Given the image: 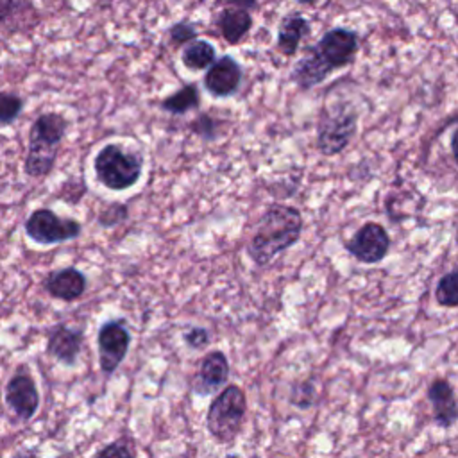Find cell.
<instances>
[{"label":"cell","mask_w":458,"mask_h":458,"mask_svg":"<svg viewBox=\"0 0 458 458\" xmlns=\"http://www.w3.org/2000/svg\"><path fill=\"white\" fill-rule=\"evenodd\" d=\"M297 5H302V7H313V5H317V2L318 0H293Z\"/></svg>","instance_id":"29"},{"label":"cell","mask_w":458,"mask_h":458,"mask_svg":"<svg viewBox=\"0 0 458 458\" xmlns=\"http://www.w3.org/2000/svg\"><path fill=\"white\" fill-rule=\"evenodd\" d=\"M360 50V34L349 27L327 29L315 45L306 47L304 55L293 64L290 81L301 89L310 91L322 84L333 72L354 63Z\"/></svg>","instance_id":"1"},{"label":"cell","mask_w":458,"mask_h":458,"mask_svg":"<svg viewBox=\"0 0 458 458\" xmlns=\"http://www.w3.org/2000/svg\"><path fill=\"white\" fill-rule=\"evenodd\" d=\"M84 331L59 322L48 329L45 352L64 367H75L82 352Z\"/></svg>","instance_id":"12"},{"label":"cell","mask_w":458,"mask_h":458,"mask_svg":"<svg viewBox=\"0 0 458 458\" xmlns=\"http://www.w3.org/2000/svg\"><path fill=\"white\" fill-rule=\"evenodd\" d=\"M134 454L136 451L132 449V444H123L122 440L111 442L95 453V456H134Z\"/></svg>","instance_id":"26"},{"label":"cell","mask_w":458,"mask_h":458,"mask_svg":"<svg viewBox=\"0 0 458 458\" xmlns=\"http://www.w3.org/2000/svg\"><path fill=\"white\" fill-rule=\"evenodd\" d=\"M159 107L165 113L175 114V116H181V114H186L190 111L199 109L200 107V93H199L197 84L195 82L182 84L179 89H175L174 93L166 95L159 102Z\"/></svg>","instance_id":"18"},{"label":"cell","mask_w":458,"mask_h":458,"mask_svg":"<svg viewBox=\"0 0 458 458\" xmlns=\"http://www.w3.org/2000/svg\"><path fill=\"white\" fill-rule=\"evenodd\" d=\"M43 288L52 299L73 302L84 295L88 288V277L77 267H63L50 270L45 276Z\"/></svg>","instance_id":"15"},{"label":"cell","mask_w":458,"mask_h":458,"mask_svg":"<svg viewBox=\"0 0 458 458\" xmlns=\"http://www.w3.org/2000/svg\"><path fill=\"white\" fill-rule=\"evenodd\" d=\"M242 81V64L231 54H224L220 57H215V61L206 68L202 86L211 97L227 98L240 89Z\"/></svg>","instance_id":"11"},{"label":"cell","mask_w":458,"mask_h":458,"mask_svg":"<svg viewBox=\"0 0 458 458\" xmlns=\"http://www.w3.org/2000/svg\"><path fill=\"white\" fill-rule=\"evenodd\" d=\"M426 399L431 404L433 422L442 429L453 428L458 419V406L451 381L445 377H435L426 388Z\"/></svg>","instance_id":"14"},{"label":"cell","mask_w":458,"mask_h":458,"mask_svg":"<svg viewBox=\"0 0 458 458\" xmlns=\"http://www.w3.org/2000/svg\"><path fill=\"white\" fill-rule=\"evenodd\" d=\"M213 25L216 27L220 38L227 45H240L249 32L252 30L254 20L252 13L247 9L238 7H218L216 14L213 16Z\"/></svg>","instance_id":"17"},{"label":"cell","mask_w":458,"mask_h":458,"mask_svg":"<svg viewBox=\"0 0 458 458\" xmlns=\"http://www.w3.org/2000/svg\"><path fill=\"white\" fill-rule=\"evenodd\" d=\"M21 7V0H0V23H5Z\"/></svg>","instance_id":"28"},{"label":"cell","mask_w":458,"mask_h":458,"mask_svg":"<svg viewBox=\"0 0 458 458\" xmlns=\"http://www.w3.org/2000/svg\"><path fill=\"white\" fill-rule=\"evenodd\" d=\"M197 2H200V4H202V2H204V0H197Z\"/></svg>","instance_id":"30"},{"label":"cell","mask_w":458,"mask_h":458,"mask_svg":"<svg viewBox=\"0 0 458 458\" xmlns=\"http://www.w3.org/2000/svg\"><path fill=\"white\" fill-rule=\"evenodd\" d=\"M4 401L20 422H29L39 410L41 395L30 369L20 363L4 388Z\"/></svg>","instance_id":"9"},{"label":"cell","mask_w":458,"mask_h":458,"mask_svg":"<svg viewBox=\"0 0 458 458\" xmlns=\"http://www.w3.org/2000/svg\"><path fill=\"white\" fill-rule=\"evenodd\" d=\"M311 34V21L299 11L286 13L277 25L276 48L281 55L292 57L299 52L302 39Z\"/></svg>","instance_id":"16"},{"label":"cell","mask_w":458,"mask_h":458,"mask_svg":"<svg viewBox=\"0 0 458 458\" xmlns=\"http://www.w3.org/2000/svg\"><path fill=\"white\" fill-rule=\"evenodd\" d=\"M247 415V395L242 386L225 383L209 403L206 413L208 433L220 444H231L240 435Z\"/></svg>","instance_id":"5"},{"label":"cell","mask_w":458,"mask_h":458,"mask_svg":"<svg viewBox=\"0 0 458 458\" xmlns=\"http://www.w3.org/2000/svg\"><path fill=\"white\" fill-rule=\"evenodd\" d=\"M182 340L184 344L193 349V351H200V349H206L208 344L211 342V335L206 327L202 326H191L188 327L184 333H182Z\"/></svg>","instance_id":"24"},{"label":"cell","mask_w":458,"mask_h":458,"mask_svg":"<svg viewBox=\"0 0 458 458\" xmlns=\"http://www.w3.org/2000/svg\"><path fill=\"white\" fill-rule=\"evenodd\" d=\"M68 125L66 116L57 111H45L32 122L29 129V150L23 161V172L29 177H47L54 170Z\"/></svg>","instance_id":"3"},{"label":"cell","mask_w":458,"mask_h":458,"mask_svg":"<svg viewBox=\"0 0 458 458\" xmlns=\"http://www.w3.org/2000/svg\"><path fill=\"white\" fill-rule=\"evenodd\" d=\"M345 250L363 265L381 263L390 250V234L379 222H365L344 243Z\"/></svg>","instance_id":"10"},{"label":"cell","mask_w":458,"mask_h":458,"mask_svg":"<svg viewBox=\"0 0 458 458\" xmlns=\"http://www.w3.org/2000/svg\"><path fill=\"white\" fill-rule=\"evenodd\" d=\"M23 106V97L11 91H0V125L14 123L21 114Z\"/></svg>","instance_id":"22"},{"label":"cell","mask_w":458,"mask_h":458,"mask_svg":"<svg viewBox=\"0 0 458 458\" xmlns=\"http://www.w3.org/2000/svg\"><path fill=\"white\" fill-rule=\"evenodd\" d=\"M358 118L351 104H326L317 122V150L326 157L344 152L356 136Z\"/></svg>","instance_id":"6"},{"label":"cell","mask_w":458,"mask_h":458,"mask_svg":"<svg viewBox=\"0 0 458 458\" xmlns=\"http://www.w3.org/2000/svg\"><path fill=\"white\" fill-rule=\"evenodd\" d=\"M216 57V50L213 43L208 39H191L181 47V63L186 70L200 72L206 70Z\"/></svg>","instance_id":"19"},{"label":"cell","mask_w":458,"mask_h":458,"mask_svg":"<svg viewBox=\"0 0 458 458\" xmlns=\"http://www.w3.org/2000/svg\"><path fill=\"white\" fill-rule=\"evenodd\" d=\"M213 7H238L254 13L259 9V0H215Z\"/></svg>","instance_id":"27"},{"label":"cell","mask_w":458,"mask_h":458,"mask_svg":"<svg viewBox=\"0 0 458 458\" xmlns=\"http://www.w3.org/2000/svg\"><path fill=\"white\" fill-rule=\"evenodd\" d=\"M199 36V29L197 25L188 20V18H182V20H177L175 23H172L166 30V38H168V43L170 47L174 48H181L182 45H186L188 41L195 39Z\"/></svg>","instance_id":"21"},{"label":"cell","mask_w":458,"mask_h":458,"mask_svg":"<svg viewBox=\"0 0 458 458\" xmlns=\"http://www.w3.org/2000/svg\"><path fill=\"white\" fill-rule=\"evenodd\" d=\"M435 301L438 306L444 308H456L458 306V270L451 268L449 272L442 274L435 286Z\"/></svg>","instance_id":"20"},{"label":"cell","mask_w":458,"mask_h":458,"mask_svg":"<svg viewBox=\"0 0 458 458\" xmlns=\"http://www.w3.org/2000/svg\"><path fill=\"white\" fill-rule=\"evenodd\" d=\"M229 379V361L224 351H209L191 379V390L195 395L206 397L220 390Z\"/></svg>","instance_id":"13"},{"label":"cell","mask_w":458,"mask_h":458,"mask_svg":"<svg viewBox=\"0 0 458 458\" xmlns=\"http://www.w3.org/2000/svg\"><path fill=\"white\" fill-rule=\"evenodd\" d=\"M143 156L122 143H106L93 159L97 181L111 191L132 188L143 174Z\"/></svg>","instance_id":"4"},{"label":"cell","mask_w":458,"mask_h":458,"mask_svg":"<svg viewBox=\"0 0 458 458\" xmlns=\"http://www.w3.org/2000/svg\"><path fill=\"white\" fill-rule=\"evenodd\" d=\"M131 347V331L123 318H109L97 331L98 365L106 377H111L125 360Z\"/></svg>","instance_id":"8"},{"label":"cell","mask_w":458,"mask_h":458,"mask_svg":"<svg viewBox=\"0 0 458 458\" xmlns=\"http://www.w3.org/2000/svg\"><path fill=\"white\" fill-rule=\"evenodd\" d=\"M302 213L290 204H270L259 216L249 242L247 256L256 267H267L274 258L293 247L302 234Z\"/></svg>","instance_id":"2"},{"label":"cell","mask_w":458,"mask_h":458,"mask_svg":"<svg viewBox=\"0 0 458 458\" xmlns=\"http://www.w3.org/2000/svg\"><path fill=\"white\" fill-rule=\"evenodd\" d=\"M127 218V208L123 204H118V202H113L109 206H106L100 213H98V218L97 222L102 225V227H113L116 224H120L122 220Z\"/></svg>","instance_id":"25"},{"label":"cell","mask_w":458,"mask_h":458,"mask_svg":"<svg viewBox=\"0 0 458 458\" xmlns=\"http://www.w3.org/2000/svg\"><path fill=\"white\" fill-rule=\"evenodd\" d=\"M216 127H218V120L213 118V116H209V113H200V114H197V116L191 120V123H190V131H191L195 136H199V138H202V140H208V141H211V140L216 138Z\"/></svg>","instance_id":"23"},{"label":"cell","mask_w":458,"mask_h":458,"mask_svg":"<svg viewBox=\"0 0 458 458\" xmlns=\"http://www.w3.org/2000/svg\"><path fill=\"white\" fill-rule=\"evenodd\" d=\"M25 234L38 245H55L81 236L82 224L70 216H59L50 208L34 209L25 220Z\"/></svg>","instance_id":"7"}]
</instances>
